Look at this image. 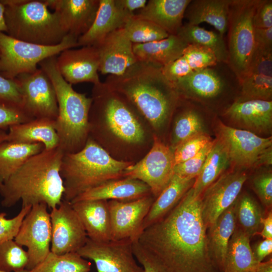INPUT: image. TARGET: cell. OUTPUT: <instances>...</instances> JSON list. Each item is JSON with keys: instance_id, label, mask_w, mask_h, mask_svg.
<instances>
[{"instance_id": "cell-1", "label": "cell", "mask_w": 272, "mask_h": 272, "mask_svg": "<svg viewBox=\"0 0 272 272\" xmlns=\"http://www.w3.org/2000/svg\"><path fill=\"white\" fill-rule=\"evenodd\" d=\"M200 197L192 187L165 216L145 229L139 243L172 272H220L209 248Z\"/></svg>"}, {"instance_id": "cell-2", "label": "cell", "mask_w": 272, "mask_h": 272, "mask_svg": "<svg viewBox=\"0 0 272 272\" xmlns=\"http://www.w3.org/2000/svg\"><path fill=\"white\" fill-rule=\"evenodd\" d=\"M89 137L116 160L134 164L150 150L154 134L123 95L105 82L93 85Z\"/></svg>"}, {"instance_id": "cell-3", "label": "cell", "mask_w": 272, "mask_h": 272, "mask_svg": "<svg viewBox=\"0 0 272 272\" xmlns=\"http://www.w3.org/2000/svg\"><path fill=\"white\" fill-rule=\"evenodd\" d=\"M161 67L138 60L121 75H109L104 82L132 103L161 140L181 97Z\"/></svg>"}, {"instance_id": "cell-4", "label": "cell", "mask_w": 272, "mask_h": 272, "mask_svg": "<svg viewBox=\"0 0 272 272\" xmlns=\"http://www.w3.org/2000/svg\"><path fill=\"white\" fill-rule=\"evenodd\" d=\"M64 155L58 147L44 149L28 159L7 180L0 183L2 206L22 207L45 203L51 209L63 199L64 188L60 174Z\"/></svg>"}, {"instance_id": "cell-5", "label": "cell", "mask_w": 272, "mask_h": 272, "mask_svg": "<svg viewBox=\"0 0 272 272\" xmlns=\"http://www.w3.org/2000/svg\"><path fill=\"white\" fill-rule=\"evenodd\" d=\"M56 57H48L39 65L50 79L56 93L58 114L55 127L58 147L64 154L74 153L84 148L89 138L92 98L76 91L63 78L57 68Z\"/></svg>"}, {"instance_id": "cell-6", "label": "cell", "mask_w": 272, "mask_h": 272, "mask_svg": "<svg viewBox=\"0 0 272 272\" xmlns=\"http://www.w3.org/2000/svg\"><path fill=\"white\" fill-rule=\"evenodd\" d=\"M132 164L114 159L89 137L80 151L63 156L60 168L64 188L63 199L71 202L107 181L123 178V172Z\"/></svg>"}, {"instance_id": "cell-7", "label": "cell", "mask_w": 272, "mask_h": 272, "mask_svg": "<svg viewBox=\"0 0 272 272\" xmlns=\"http://www.w3.org/2000/svg\"><path fill=\"white\" fill-rule=\"evenodd\" d=\"M5 7L7 34L31 43L52 46L67 35L58 16L45 1L1 0Z\"/></svg>"}, {"instance_id": "cell-8", "label": "cell", "mask_w": 272, "mask_h": 272, "mask_svg": "<svg viewBox=\"0 0 272 272\" xmlns=\"http://www.w3.org/2000/svg\"><path fill=\"white\" fill-rule=\"evenodd\" d=\"M260 0H232L228 23V66L239 84L246 75L255 48L253 18Z\"/></svg>"}, {"instance_id": "cell-9", "label": "cell", "mask_w": 272, "mask_h": 272, "mask_svg": "<svg viewBox=\"0 0 272 272\" xmlns=\"http://www.w3.org/2000/svg\"><path fill=\"white\" fill-rule=\"evenodd\" d=\"M77 46L78 38L71 34H67L58 44L46 46L19 40L0 33V75L13 80L20 74L33 73L43 60Z\"/></svg>"}, {"instance_id": "cell-10", "label": "cell", "mask_w": 272, "mask_h": 272, "mask_svg": "<svg viewBox=\"0 0 272 272\" xmlns=\"http://www.w3.org/2000/svg\"><path fill=\"white\" fill-rule=\"evenodd\" d=\"M217 138L224 145L230 164L243 170L272 163L271 137H261L251 131L234 128L219 121Z\"/></svg>"}, {"instance_id": "cell-11", "label": "cell", "mask_w": 272, "mask_h": 272, "mask_svg": "<svg viewBox=\"0 0 272 272\" xmlns=\"http://www.w3.org/2000/svg\"><path fill=\"white\" fill-rule=\"evenodd\" d=\"M175 166L174 151L167 144L154 135L149 152L139 161L128 167L123 177L135 179L150 187L156 198L173 175Z\"/></svg>"}, {"instance_id": "cell-12", "label": "cell", "mask_w": 272, "mask_h": 272, "mask_svg": "<svg viewBox=\"0 0 272 272\" xmlns=\"http://www.w3.org/2000/svg\"><path fill=\"white\" fill-rule=\"evenodd\" d=\"M47 206L39 203L32 206L24 217L14 240L27 248L26 269H32L50 252L51 225Z\"/></svg>"}, {"instance_id": "cell-13", "label": "cell", "mask_w": 272, "mask_h": 272, "mask_svg": "<svg viewBox=\"0 0 272 272\" xmlns=\"http://www.w3.org/2000/svg\"><path fill=\"white\" fill-rule=\"evenodd\" d=\"M17 82L22 99V110L29 117L55 120L58 105L53 85L40 68L31 73L18 75Z\"/></svg>"}, {"instance_id": "cell-14", "label": "cell", "mask_w": 272, "mask_h": 272, "mask_svg": "<svg viewBox=\"0 0 272 272\" xmlns=\"http://www.w3.org/2000/svg\"><path fill=\"white\" fill-rule=\"evenodd\" d=\"M77 252L93 261L97 272H144L136 261L132 241L129 239L97 242L88 238Z\"/></svg>"}, {"instance_id": "cell-15", "label": "cell", "mask_w": 272, "mask_h": 272, "mask_svg": "<svg viewBox=\"0 0 272 272\" xmlns=\"http://www.w3.org/2000/svg\"><path fill=\"white\" fill-rule=\"evenodd\" d=\"M247 179L243 170L224 172L200 196V210L208 229L236 200Z\"/></svg>"}, {"instance_id": "cell-16", "label": "cell", "mask_w": 272, "mask_h": 272, "mask_svg": "<svg viewBox=\"0 0 272 272\" xmlns=\"http://www.w3.org/2000/svg\"><path fill=\"white\" fill-rule=\"evenodd\" d=\"M50 251L61 254L77 252L86 243L88 237L85 229L70 201L62 199L51 209Z\"/></svg>"}, {"instance_id": "cell-17", "label": "cell", "mask_w": 272, "mask_h": 272, "mask_svg": "<svg viewBox=\"0 0 272 272\" xmlns=\"http://www.w3.org/2000/svg\"><path fill=\"white\" fill-rule=\"evenodd\" d=\"M155 199L151 194L129 201L108 200L111 240H138L143 231L144 221Z\"/></svg>"}, {"instance_id": "cell-18", "label": "cell", "mask_w": 272, "mask_h": 272, "mask_svg": "<svg viewBox=\"0 0 272 272\" xmlns=\"http://www.w3.org/2000/svg\"><path fill=\"white\" fill-rule=\"evenodd\" d=\"M57 68L63 78L71 85L101 81L98 72L99 56L96 47L82 46L61 52L56 57Z\"/></svg>"}, {"instance_id": "cell-19", "label": "cell", "mask_w": 272, "mask_h": 272, "mask_svg": "<svg viewBox=\"0 0 272 272\" xmlns=\"http://www.w3.org/2000/svg\"><path fill=\"white\" fill-rule=\"evenodd\" d=\"M219 63L194 72L174 83L180 96L211 100L222 95L232 77L223 72Z\"/></svg>"}, {"instance_id": "cell-20", "label": "cell", "mask_w": 272, "mask_h": 272, "mask_svg": "<svg viewBox=\"0 0 272 272\" xmlns=\"http://www.w3.org/2000/svg\"><path fill=\"white\" fill-rule=\"evenodd\" d=\"M95 47L99 56V72L102 74L120 75L138 61L132 43L123 28L110 33Z\"/></svg>"}, {"instance_id": "cell-21", "label": "cell", "mask_w": 272, "mask_h": 272, "mask_svg": "<svg viewBox=\"0 0 272 272\" xmlns=\"http://www.w3.org/2000/svg\"><path fill=\"white\" fill-rule=\"evenodd\" d=\"M54 10L67 34L78 39L90 29L96 17L99 0H45Z\"/></svg>"}, {"instance_id": "cell-22", "label": "cell", "mask_w": 272, "mask_h": 272, "mask_svg": "<svg viewBox=\"0 0 272 272\" xmlns=\"http://www.w3.org/2000/svg\"><path fill=\"white\" fill-rule=\"evenodd\" d=\"M223 115L254 133H268L272 128V100L235 99L223 111Z\"/></svg>"}, {"instance_id": "cell-23", "label": "cell", "mask_w": 272, "mask_h": 272, "mask_svg": "<svg viewBox=\"0 0 272 272\" xmlns=\"http://www.w3.org/2000/svg\"><path fill=\"white\" fill-rule=\"evenodd\" d=\"M146 184L138 179L123 177L107 181L77 196L70 202L88 200L129 201L151 195Z\"/></svg>"}, {"instance_id": "cell-24", "label": "cell", "mask_w": 272, "mask_h": 272, "mask_svg": "<svg viewBox=\"0 0 272 272\" xmlns=\"http://www.w3.org/2000/svg\"><path fill=\"white\" fill-rule=\"evenodd\" d=\"M132 17L119 8L115 0H99V8L92 25L78 39L79 46H97L110 33L123 28Z\"/></svg>"}, {"instance_id": "cell-25", "label": "cell", "mask_w": 272, "mask_h": 272, "mask_svg": "<svg viewBox=\"0 0 272 272\" xmlns=\"http://www.w3.org/2000/svg\"><path fill=\"white\" fill-rule=\"evenodd\" d=\"M71 203L89 239L97 242L111 240L108 200H88Z\"/></svg>"}, {"instance_id": "cell-26", "label": "cell", "mask_w": 272, "mask_h": 272, "mask_svg": "<svg viewBox=\"0 0 272 272\" xmlns=\"http://www.w3.org/2000/svg\"><path fill=\"white\" fill-rule=\"evenodd\" d=\"M191 0H149L134 16L149 21L169 35H177Z\"/></svg>"}, {"instance_id": "cell-27", "label": "cell", "mask_w": 272, "mask_h": 272, "mask_svg": "<svg viewBox=\"0 0 272 272\" xmlns=\"http://www.w3.org/2000/svg\"><path fill=\"white\" fill-rule=\"evenodd\" d=\"M7 141L21 144L41 143L47 150L59 146L55 120L47 118H35L10 127Z\"/></svg>"}, {"instance_id": "cell-28", "label": "cell", "mask_w": 272, "mask_h": 272, "mask_svg": "<svg viewBox=\"0 0 272 272\" xmlns=\"http://www.w3.org/2000/svg\"><path fill=\"white\" fill-rule=\"evenodd\" d=\"M218 61L214 53L203 46L188 44L182 55L161 67L165 77L172 83L196 71L215 66Z\"/></svg>"}, {"instance_id": "cell-29", "label": "cell", "mask_w": 272, "mask_h": 272, "mask_svg": "<svg viewBox=\"0 0 272 272\" xmlns=\"http://www.w3.org/2000/svg\"><path fill=\"white\" fill-rule=\"evenodd\" d=\"M232 0H191L184 14L188 23H207L222 36L227 31L229 8Z\"/></svg>"}, {"instance_id": "cell-30", "label": "cell", "mask_w": 272, "mask_h": 272, "mask_svg": "<svg viewBox=\"0 0 272 272\" xmlns=\"http://www.w3.org/2000/svg\"><path fill=\"white\" fill-rule=\"evenodd\" d=\"M188 44L177 35L143 44H132L138 60L163 67L179 58Z\"/></svg>"}, {"instance_id": "cell-31", "label": "cell", "mask_w": 272, "mask_h": 272, "mask_svg": "<svg viewBox=\"0 0 272 272\" xmlns=\"http://www.w3.org/2000/svg\"><path fill=\"white\" fill-rule=\"evenodd\" d=\"M234 203L207 229L210 252L220 272H224L229 242L236 227Z\"/></svg>"}, {"instance_id": "cell-32", "label": "cell", "mask_w": 272, "mask_h": 272, "mask_svg": "<svg viewBox=\"0 0 272 272\" xmlns=\"http://www.w3.org/2000/svg\"><path fill=\"white\" fill-rule=\"evenodd\" d=\"M195 178L173 174L160 194L155 198L143 223V231L169 212L191 188Z\"/></svg>"}, {"instance_id": "cell-33", "label": "cell", "mask_w": 272, "mask_h": 272, "mask_svg": "<svg viewBox=\"0 0 272 272\" xmlns=\"http://www.w3.org/2000/svg\"><path fill=\"white\" fill-rule=\"evenodd\" d=\"M250 238L235 227L229 240L224 272H253L259 263L256 260L250 244Z\"/></svg>"}, {"instance_id": "cell-34", "label": "cell", "mask_w": 272, "mask_h": 272, "mask_svg": "<svg viewBox=\"0 0 272 272\" xmlns=\"http://www.w3.org/2000/svg\"><path fill=\"white\" fill-rule=\"evenodd\" d=\"M230 164L227 151L218 138L213 146L203 165L192 186L194 195L200 197L205 189L223 174Z\"/></svg>"}, {"instance_id": "cell-35", "label": "cell", "mask_w": 272, "mask_h": 272, "mask_svg": "<svg viewBox=\"0 0 272 272\" xmlns=\"http://www.w3.org/2000/svg\"><path fill=\"white\" fill-rule=\"evenodd\" d=\"M44 149L41 143L5 141L0 144V183L7 180L28 159Z\"/></svg>"}, {"instance_id": "cell-36", "label": "cell", "mask_w": 272, "mask_h": 272, "mask_svg": "<svg viewBox=\"0 0 272 272\" xmlns=\"http://www.w3.org/2000/svg\"><path fill=\"white\" fill-rule=\"evenodd\" d=\"M177 35L188 44L198 45L209 49L214 53L218 62L228 64L227 47L223 36L218 32L187 23L182 25Z\"/></svg>"}, {"instance_id": "cell-37", "label": "cell", "mask_w": 272, "mask_h": 272, "mask_svg": "<svg viewBox=\"0 0 272 272\" xmlns=\"http://www.w3.org/2000/svg\"><path fill=\"white\" fill-rule=\"evenodd\" d=\"M168 145L174 150L182 142L199 133L206 132L199 112L192 108L178 110L176 108Z\"/></svg>"}, {"instance_id": "cell-38", "label": "cell", "mask_w": 272, "mask_h": 272, "mask_svg": "<svg viewBox=\"0 0 272 272\" xmlns=\"http://www.w3.org/2000/svg\"><path fill=\"white\" fill-rule=\"evenodd\" d=\"M236 227L250 238L260 232L263 213L257 201L247 193H240L234 203Z\"/></svg>"}, {"instance_id": "cell-39", "label": "cell", "mask_w": 272, "mask_h": 272, "mask_svg": "<svg viewBox=\"0 0 272 272\" xmlns=\"http://www.w3.org/2000/svg\"><path fill=\"white\" fill-rule=\"evenodd\" d=\"M91 263L77 252L57 254L50 251L30 272H90Z\"/></svg>"}, {"instance_id": "cell-40", "label": "cell", "mask_w": 272, "mask_h": 272, "mask_svg": "<svg viewBox=\"0 0 272 272\" xmlns=\"http://www.w3.org/2000/svg\"><path fill=\"white\" fill-rule=\"evenodd\" d=\"M123 29L132 44H143L159 40L169 35L154 23L134 15L126 21Z\"/></svg>"}, {"instance_id": "cell-41", "label": "cell", "mask_w": 272, "mask_h": 272, "mask_svg": "<svg viewBox=\"0 0 272 272\" xmlns=\"http://www.w3.org/2000/svg\"><path fill=\"white\" fill-rule=\"evenodd\" d=\"M240 100H272V76L261 74H247L239 83Z\"/></svg>"}, {"instance_id": "cell-42", "label": "cell", "mask_w": 272, "mask_h": 272, "mask_svg": "<svg viewBox=\"0 0 272 272\" xmlns=\"http://www.w3.org/2000/svg\"><path fill=\"white\" fill-rule=\"evenodd\" d=\"M28 262L27 251L14 239L0 242V270L16 272L26 269Z\"/></svg>"}, {"instance_id": "cell-43", "label": "cell", "mask_w": 272, "mask_h": 272, "mask_svg": "<svg viewBox=\"0 0 272 272\" xmlns=\"http://www.w3.org/2000/svg\"><path fill=\"white\" fill-rule=\"evenodd\" d=\"M212 140L211 137L205 132L195 134L182 142L174 150L175 165L194 156Z\"/></svg>"}, {"instance_id": "cell-44", "label": "cell", "mask_w": 272, "mask_h": 272, "mask_svg": "<svg viewBox=\"0 0 272 272\" xmlns=\"http://www.w3.org/2000/svg\"><path fill=\"white\" fill-rule=\"evenodd\" d=\"M213 143L214 140L209 142L194 156L176 165L174 168L173 174L183 178H195L203 165Z\"/></svg>"}, {"instance_id": "cell-45", "label": "cell", "mask_w": 272, "mask_h": 272, "mask_svg": "<svg viewBox=\"0 0 272 272\" xmlns=\"http://www.w3.org/2000/svg\"><path fill=\"white\" fill-rule=\"evenodd\" d=\"M135 259L141 264L144 272H172L154 254L142 246L138 240L132 242Z\"/></svg>"}, {"instance_id": "cell-46", "label": "cell", "mask_w": 272, "mask_h": 272, "mask_svg": "<svg viewBox=\"0 0 272 272\" xmlns=\"http://www.w3.org/2000/svg\"><path fill=\"white\" fill-rule=\"evenodd\" d=\"M253 189L267 212L272 207V173L270 171L260 172L252 179Z\"/></svg>"}, {"instance_id": "cell-47", "label": "cell", "mask_w": 272, "mask_h": 272, "mask_svg": "<svg viewBox=\"0 0 272 272\" xmlns=\"http://www.w3.org/2000/svg\"><path fill=\"white\" fill-rule=\"evenodd\" d=\"M32 206L22 207L20 211L14 217L8 219L7 214L0 213V242L11 239H14L22 222Z\"/></svg>"}, {"instance_id": "cell-48", "label": "cell", "mask_w": 272, "mask_h": 272, "mask_svg": "<svg viewBox=\"0 0 272 272\" xmlns=\"http://www.w3.org/2000/svg\"><path fill=\"white\" fill-rule=\"evenodd\" d=\"M0 104L22 109V99L19 85L14 79L0 75Z\"/></svg>"}, {"instance_id": "cell-49", "label": "cell", "mask_w": 272, "mask_h": 272, "mask_svg": "<svg viewBox=\"0 0 272 272\" xmlns=\"http://www.w3.org/2000/svg\"><path fill=\"white\" fill-rule=\"evenodd\" d=\"M32 119L19 108L0 104V130Z\"/></svg>"}, {"instance_id": "cell-50", "label": "cell", "mask_w": 272, "mask_h": 272, "mask_svg": "<svg viewBox=\"0 0 272 272\" xmlns=\"http://www.w3.org/2000/svg\"><path fill=\"white\" fill-rule=\"evenodd\" d=\"M255 28L272 27V1L260 0L253 18Z\"/></svg>"}, {"instance_id": "cell-51", "label": "cell", "mask_w": 272, "mask_h": 272, "mask_svg": "<svg viewBox=\"0 0 272 272\" xmlns=\"http://www.w3.org/2000/svg\"><path fill=\"white\" fill-rule=\"evenodd\" d=\"M255 46L272 50V27L254 29Z\"/></svg>"}, {"instance_id": "cell-52", "label": "cell", "mask_w": 272, "mask_h": 272, "mask_svg": "<svg viewBox=\"0 0 272 272\" xmlns=\"http://www.w3.org/2000/svg\"><path fill=\"white\" fill-rule=\"evenodd\" d=\"M252 249L257 261L262 262L272 252V239H263L257 242Z\"/></svg>"}, {"instance_id": "cell-53", "label": "cell", "mask_w": 272, "mask_h": 272, "mask_svg": "<svg viewBox=\"0 0 272 272\" xmlns=\"http://www.w3.org/2000/svg\"><path fill=\"white\" fill-rule=\"evenodd\" d=\"M116 5L130 16L134 15V12L145 7L147 0H115Z\"/></svg>"}, {"instance_id": "cell-54", "label": "cell", "mask_w": 272, "mask_h": 272, "mask_svg": "<svg viewBox=\"0 0 272 272\" xmlns=\"http://www.w3.org/2000/svg\"><path fill=\"white\" fill-rule=\"evenodd\" d=\"M261 224L263 225L262 230L257 235H260L263 239H272V212H268L265 217L261 219Z\"/></svg>"}, {"instance_id": "cell-55", "label": "cell", "mask_w": 272, "mask_h": 272, "mask_svg": "<svg viewBox=\"0 0 272 272\" xmlns=\"http://www.w3.org/2000/svg\"><path fill=\"white\" fill-rule=\"evenodd\" d=\"M253 272H272V259L259 262Z\"/></svg>"}, {"instance_id": "cell-56", "label": "cell", "mask_w": 272, "mask_h": 272, "mask_svg": "<svg viewBox=\"0 0 272 272\" xmlns=\"http://www.w3.org/2000/svg\"><path fill=\"white\" fill-rule=\"evenodd\" d=\"M5 7L0 1V33L7 31V27L5 18Z\"/></svg>"}, {"instance_id": "cell-57", "label": "cell", "mask_w": 272, "mask_h": 272, "mask_svg": "<svg viewBox=\"0 0 272 272\" xmlns=\"http://www.w3.org/2000/svg\"><path fill=\"white\" fill-rule=\"evenodd\" d=\"M7 140V132L4 130H0V144Z\"/></svg>"}, {"instance_id": "cell-58", "label": "cell", "mask_w": 272, "mask_h": 272, "mask_svg": "<svg viewBox=\"0 0 272 272\" xmlns=\"http://www.w3.org/2000/svg\"><path fill=\"white\" fill-rule=\"evenodd\" d=\"M0 272H6V271H4L0 270ZM16 272H30V271L28 269H23L18 271H16Z\"/></svg>"}]
</instances>
